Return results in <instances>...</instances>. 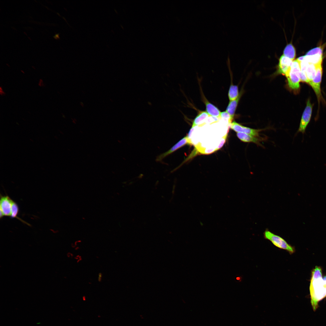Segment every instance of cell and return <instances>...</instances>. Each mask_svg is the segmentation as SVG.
<instances>
[{"instance_id": "17", "label": "cell", "mask_w": 326, "mask_h": 326, "mask_svg": "<svg viewBox=\"0 0 326 326\" xmlns=\"http://www.w3.org/2000/svg\"><path fill=\"white\" fill-rule=\"evenodd\" d=\"M316 69V65L308 63L306 69V74L309 82L312 81L315 78Z\"/></svg>"}, {"instance_id": "9", "label": "cell", "mask_w": 326, "mask_h": 326, "mask_svg": "<svg viewBox=\"0 0 326 326\" xmlns=\"http://www.w3.org/2000/svg\"><path fill=\"white\" fill-rule=\"evenodd\" d=\"M293 60L282 55L279 59L277 73L285 75Z\"/></svg>"}, {"instance_id": "11", "label": "cell", "mask_w": 326, "mask_h": 326, "mask_svg": "<svg viewBox=\"0 0 326 326\" xmlns=\"http://www.w3.org/2000/svg\"><path fill=\"white\" fill-rule=\"evenodd\" d=\"M237 136L242 141L245 142H253L260 145V142L262 139L260 138L242 133H237Z\"/></svg>"}, {"instance_id": "20", "label": "cell", "mask_w": 326, "mask_h": 326, "mask_svg": "<svg viewBox=\"0 0 326 326\" xmlns=\"http://www.w3.org/2000/svg\"><path fill=\"white\" fill-rule=\"evenodd\" d=\"M220 118L227 122L230 125L232 123L233 120L229 114L226 111L221 112Z\"/></svg>"}, {"instance_id": "22", "label": "cell", "mask_w": 326, "mask_h": 326, "mask_svg": "<svg viewBox=\"0 0 326 326\" xmlns=\"http://www.w3.org/2000/svg\"><path fill=\"white\" fill-rule=\"evenodd\" d=\"M237 280H239V278L238 277H237Z\"/></svg>"}, {"instance_id": "14", "label": "cell", "mask_w": 326, "mask_h": 326, "mask_svg": "<svg viewBox=\"0 0 326 326\" xmlns=\"http://www.w3.org/2000/svg\"><path fill=\"white\" fill-rule=\"evenodd\" d=\"M209 117V116L206 111H199L193 121L192 127L200 125Z\"/></svg>"}, {"instance_id": "10", "label": "cell", "mask_w": 326, "mask_h": 326, "mask_svg": "<svg viewBox=\"0 0 326 326\" xmlns=\"http://www.w3.org/2000/svg\"><path fill=\"white\" fill-rule=\"evenodd\" d=\"M203 100L206 108V111L209 116L214 117L220 118L221 112L215 106L209 102L203 96Z\"/></svg>"}, {"instance_id": "15", "label": "cell", "mask_w": 326, "mask_h": 326, "mask_svg": "<svg viewBox=\"0 0 326 326\" xmlns=\"http://www.w3.org/2000/svg\"><path fill=\"white\" fill-rule=\"evenodd\" d=\"M283 55L290 59L293 60L296 56V51L295 47L291 43L287 44L285 48Z\"/></svg>"}, {"instance_id": "8", "label": "cell", "mask_w": 326, "mask_h": 326, "mask_svg": "<svg viewBox=\"0 0 326 326\" xmlns=\"http://www.w3.org/2000/svg\"><path fill=\"white\" fill-rule=\"evenodd\" d=\"M13 201L8 196H1L0 212L3 216H11V207Z\"/></svg>"}, {"instance_id": "12", "label": "cell", "mask_w": 326, "mask_h": 326, "mask_svg": "<svg viewBox=\"0 0 326 326\" xmlns=\"http://www.w3.org/2000/svg\"><path fill=\"white\" fill-rule=\"evenodd\" d=\"M241 95V94H240L237 99L229 102L225 111L229 114L233 120Z\"/></svg>"}, {"instance_id": "6", "label": "cell", "mask_w": 326, "mask_h": 326, "mask_svg": "<svg viewBox=\"0 0 326 326\" xmlns=\"http://www.w3.org/2000/svg\"><path fill=\"white\" fill-rule=\"evenodd\" d=\"M231 128L237 133H242L253 136L258 137L259 133L263 129H255L244 126L238 123L233 121L230 125Z\"/></svg>"}, {"instance_id": "7", "label": "cell", "mask_w": 326, "mask_h": 326, "mask_svg": "<svg viewBox=\"0 0 326 326\" xmlns=\"http://www.w3.org/2000/svg\"><path fill=\"white\" fill-rule=\"evenodd\" d=\"M191 143V141L188 138L187 136L184 137L174 145L168 150L159 155L157 157L156 161H161L165 157L172 153L185 145L187 144H190Z\"/></svg>"}, {"instance_id": "4", "label": "cell", "mask_w": 326, "mask_h": 326, "mask_svg": "<svg viewBox=\"0 0 326 326\" xmlns=\"http://www.w3.org/2000/svg\"><path fill=\"white\" fill-rule=\"evenodd\" d=\"M322 63L316 65V69L315 76L312 81L308 83L313 89L318 101L321 96L320 87L322 74Z\"/></svg>"}, {"instance_id": "5", "label": "cell", "mask_w": 326, "mask_h": 326, "mask_svg": "<svg viewBox=\"0 0 326 326\" xmlns=\"http://www.w3.org/2000/svg\"><path fill=\"white\" fill-rule=\"evenodd\" d=\"M312 109V105L310 99H308L306 107L302 116L297 133L301 132L303 134L305 133L306 129L311 119Z\"/></svg>"}, {"instance_id": "19", "label": "cell", "mask_w": 326, "mask_h": 326, "mask_svg": "<svg viewBox=\"0 0 326 326\" xmlns=\"http://www.w3.org/2000/svg\"><path fill=\"white\" fill-rule=\"evenodd\" d=\"M323 49L321 46L313 48L308 52L306 55H312L317 54H323Z\"/></svg>"}, {"instance_id": "13", "label": "cell", "mask_w": 326, "mask_h": 326, "mask_svg": "<svg viewBox=\"0 0 326 326\" xmlns=\"http://www.w3.org/2000/svg\"><path fill=\"white\" fill-rule=\"evenodd\" d=\"M303 60L309 63L317 65L322 62L323 54H317L312 55H305L302 56Z\"/></svg>"}, {"instance_id": "18", "label": "cell", "mask_w": 326, "mask_h": 326, "mask_svg": "<svg viewBox=\"0 0 326 326\" xmlns=\"http://www.w3.org/2000/svg\"><path fill=\"white\" fill-rule=\"evenodd\" d=\"M19 207L18 205L16 203L13 201L11 207V217L12 218H17L22 222L27 223L25 222H24L17 216L19 212Z\"/></svg>"}, {"instance_id": "21", "label": "cell", "mask_w": 326, "mask_h": 326, "mask_svg": "<svg viewBox=\"0 0 326 326\" xmlns=\"http://www.w3.org/2000/svg\"><path fill=\"white\" fill-rule=\"evenodd\" d=\"M227 133H226L225 136H223L221 139L220 143L219 145L216 148V151L219 150L220 149L222 146L224 144L225 142L226 141L227 137Z\"/></svg>"}, {"instance_id": "1", "label": "cell", "mask_w": 326, "mask_h": 326, "mask_svg": "<svg viewBox=\"0 0 326 326\" xmlns=\"http://www.w3.org/2000/svg\"><path fill=\"white\" fill-rule=\"evenodd\" d=\"M311 303L314 311L318 307V303L326 297V275L322 276L321 267L316 266L312 271L309 286Z\"/></svg>"}, {"instance_id": "3", "label": "cell", "mask_w": 326, "mask_h": 326, "mask_svg": "<svg viewBox=\"0 0 326 326\" xmlns=\"http://www.w3.org/2000/svg\"><path fill=\"white\" fill-rule=\"evenodd\" d=\"M264 238L270 241L276 247L285 250L290 254L295 251V248L289 244L283 238L276 235L268 229H266L264 232Z\"/></svg>"}, {"instance_id": "16", "label": "cell", "mask_w": 326, "mask_h": 326, "mask_svg": "<svg viewBox=\"0 0 326 326\" xmlns=\"http://www.w3.org/2000/svg\"><path fill=\"white\" fill-rule=\"evenodd\" d=\"M239 95L238 86L233 85L232 83L231 82L228 93V96L230 101L235 100L238 98Z\"/></svg>"}, {"instance_id": "2", "label": "cell", "mask_w": 326, "mask_h": 326, "mask_svg": "<svg viewBox=\"0 0 326 326\" xmlns=\"http://www.w3.org/2000/svg\"><path fill=\"white\" fill-rule=\"evenodd\" d=\"M300 61L297 59L292 61L285 75L289 87L294 91H297L300 88Z\"/></svg>"}]
</instances>
